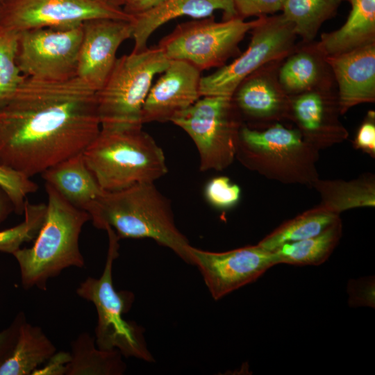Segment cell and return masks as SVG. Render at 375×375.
<instances>
[{
  "mask_svg": "<svg viewBox=\"0 0 375 375\" xmlns=\"http://www.w3.org/2000/svg\"><path fill=\"white\" fill-rule=\"evenodd\" d=\"M97 91L77 76H26L0 105V165L31 178L83 152L101 129Z\"/></svg>",
  "mask_w": 375,
  "mask_h": 375,
  "instance_id": "1",
  "label": "cell"
},
{
  "mask_svg": "<svg viewBox=\"0 0 375 375\" xmlns=\"http://www.w3.org/2000/svg\"><path fill=\"white\" fill-rule=\"evenodd\" d=\"M93 225L112 228L119 239L149 238L192 265L190 244L178 229L172 206L154 183L103 192L87 208Z\"/></svg>",
  "mask_w": 375,
  "mask_h": 375,
  "instance_id": "2",
  "label": "cell"
},
{
  "mask_svg": "<svg viewBox=\"0 0 375 375\" xmlns=\"http://www.w3.org/2000/svg\"><path fill=\"white\" fill-rule=\"evenodd\" d=\"M47 194L44 222L29 248H20L12 255L20 269L25 290L37 287L46 290L48 281L71 267L85 265L79 237L90 215L69 203L53 187L45 183Z\"/></svg>",
  "mask_w": 375,
  "mask_h": 375,
  "instance_id": "3",
  "label": "cell"
},
{
  "mask_svg": "<svg viewBox=\"0 0 375 375\" xmlns=\"http://www.w3.org/2000/svg\"><path fill=\"white\" fill-rule=\"evenodd\" d=\"M83 154L101 188L106 192L154 183L168 171L163 151L142 128H101Z\"/></svg>",
  "mask_w": 375,
  "mask_h": 375,
  "instance_id": "4",
  "label": "cell"
},
{
  "mask_svg": "<svg viewBox=\"0 0 375 375\" xmlns=\"http://www.w3.org/2000/svg\"><path fill=\"white\" fill-rule=\"evenodd\" d=\"M108 249L103 271L98 278L88 277L80 283L76 294L92 302L97 313L95 343L103 350H117L125 357L146 362L155 361L144 338L143 327L123 318L132 306L134 295L126 290L117 291L112 282V266L119 256V238L107 226Z\"/></svg>",
  "mask_w": 375,
  "mask_h": 375,
  "instance_id": "5",
  "label": "cell"
},
{
  "mask_svg": "<svg viewBox=\"0 0 375 375\" xmlns=\"http://www.w3.org/2000/svg\"><path fill=\"white\" fill-rule=\"evenodd\" d=\"M169 62L158 47L117 58L104 84L97 91L101 128H142V108L153 78Z\"/></svg>",
  "mask_w": 375,
  "mask_h": 375,
  "instance_id": "6",
  "label": "cell"
},
{
  "mask_svg": "<svg viewBox=\"0 0 375 375\" xmlns=\"http://www.w3.org/2000/svg\"><path fill=\"white\" fill-rule=\"evenodd\" d=\"M236 156L248 168L283 183L317 181V149L299 131L279 124L265 131L242 126Z\"/></svg>",
  "mask_w": 375,
  "mask_h": 375,
  "instance_id": "7",
  "label": "cell"
},
{
  "mask_svg": "<svg viewBox=\"0 0 375 375\" xmlns=\"http://www.w3.org/2000/svg\"><path fill=\"white\" fill-rule=\"evenodd\" d=\"M171 122L194 142L201 171H220L233 161L241 127L233 97L204 96L176 114Z\"/></svg>",
  "mask_w": 375,
  "mask_h": 375,
  "instance_id": "8",
  "label": "cell"
},
{
  "mask_svg": "<svg viewBox=\"0 0 375 375\" xmlns=\"http://www.w3.org/2000/svg\"><path fill=\"white\" fill-rule=\"evenodd\" d=\"M235 17L218 22L208 17L178 24L158 47L169 60L189 62L200 72L222 67L238 51L245 35L261 21Z\"/></svg>",
  "mask_w": 375,
  "mask_h": 375,
  "instance_id": "9",
  "label": "cell"
},
{
  "mask_svg": "<svg viewBox=\"0 0 375 375\" xmlns=\"http://www.w3.org/2000/svg\"><path fill=\"white\" fill-rule=\"evenodd\" d=\"M246 51L228 65L201 78L200 95L233 97L239 85L265 64L285 55L294 36L293 25L282 15L262 17L252 30Z\"/></svg>",
  "mask_w": 375,
  "mask_h": 375,
  "instance_id": "10",
  "label": "cell"
},
{
  "mask_svg": "<svg viewBox=\"0 0 375 375\" xmlns=\"http://www.w3.org/2000/svg\"><path fill=\"white\" fill-rule=\"evenodd\" d=\"M99 18L133 21L134 16L107 0H1L0 26L20 33L67 28Z\"/></svg>",
  "mask_w": 375,
  "mask_h": 375,
  "instance_id": "11",
  "label": "cell"
},
{
  "mask_svg": "<svg viewBox=\"0 0 375 375\" xmlns=\"http://www.w3.org/2000/svg\"><path fill=\"white\" fill-rule=\"evenodd\" d=\"M82 24L19 33L17 63L26 77L62 81L76 76Z\"/></svg>",
  "mask_w": 375,
  "mask_h": 375,
  "instance_id": "12",
  "label": "cell"
},
{
  "mask_svg": "<svg viewBox=\"0 0 375 375\" xmlns=\"http://www.w3.org/2000/svg\"><path fill=\"white\" fill-rule=\"evenodd\" d=\"M192 265L199 270L212 297L217 301L256 281L267 269L278 264L274 251L258 244L223 252L190 246Z\"/></svg>",
  "mask_w": 375,
  "mask_h": 375,
  "instance_id": "13",
  "label": "cell"
},
{
  "mask_svg": "<svg viewBox=\"0 0 375 375\" xmlns=\"http://www.w3.org/2000/svg\"><path fill=\"white\" fill-rule=\"evenodd\" d=\"M82 26L76 76L98 90L115 65L119 46L132 38V21L99 18L88 20Z\"/></svg>",
  "mask_w": 375,
  "mask_h": 375,
  "instance_id": "14",
  "label": "cell"
},
{
  "mask_svg": "<svg viewBox=\"0 0 375 375\" xmlns=\"http://www.w3.org/2000/svg\"><path fill=\"white\" fill-rule=\"evenodd\" d=\"M201 72L188 62L171 60L151 87L142 108L143 124L165 122L200 97Z\"/></svg>",
  "mask_w": 375,
  "mask_h": 375,
  "instance_id": "15",
  "label": "cell"
},
{
  "mask_svg": "<svg viewBox=\"0 0 375 375\" xmlns=\"http://www.w3.org/2000/svg\"><path fill=\"white\" fill-rule=\"evenodd\" d=\"M338 88L341 113L375 99V44L372 42L349 51L326 57Z\"/></svg>",
  "mask_w": 375,
  "mask_h": 375,
  "instance_id": "16",
  "label": "cell"
},
{
  "mask_svg": "<svg viewBox=\"0 0 375 375\" xmlns=\"http://www.w3.org/2000/svg\"><path fill=\"white\" fill-rule=\"evenodd\" d=\"M222 10L224 20L238 17L233 0H167L143 12L133 15L132 21L134 48L138 52L147 48V41L160 26L178 17L194 19L210 17Z\"/></svg>",
  "mask_w": 375,
  "mask_h": 375,
  "instance_id": "17",
  "label": "cell"
},
{
  "mask_svg": "<svg viewBox=\"0 0 375 375\" xmlns=\"http://www.w3.org/2000/svg\"><path fill=\"white\" fill-rule=\"evenodd\" d=\"M69 203L86 210L103 192L85 161L83 152L50 167L40 174Z\"/></svg>",
  "mask_w": 375,
  "mask_h": 375,
  "instance_id": "18",
  "label": "cell"
},
{
  "mask_svg": "<svg viewBox=\"0 0 375 375\" xmlns=\"http://www.w3.org/2000/svg\"><path fill=\"white\" fill-rule=\"evenodd\" d=\"M351 10L345 23L337 31L325 33L317 49L326 57L343 53L374 42L375 0H346Z\"/></svg>",
  "mask_w": 375,
  "mask_h": 375,
  "instance_id": "19",
  "label": "cell"
},
{
  "mask_svg": "<svg viewBox=\"0 0 375 375\" xmlns=\"http://www.w3.org/2000/svg\"><path fill=\"white\" fill-rule=\"evenodd\" d=\"M56 353L42 328L25 319L10 355L0 365V375H30Z\"/></svg>",
  "mask_w": 375,
  "mask_h": 375,
  "instance_id": "20",
  "label": "cell"
},
{
  "mask_svg": "<svg viewBox=\"0 0 375 375\" xmlns=\"http://www.w3.org/2000/svg\"><path fill=\"white\" fill-rule=\"evenodd\" d=\"M69 355L65 375H122L126 369L119 351L99 349L87 332L72 342Z\"/></svg>",
  "mask_w": 375,
  "mask_h": 375,
  "instance_id": "21",
  "label": "cell"
},
{
  "mask_svg": "<svg viewBox=\"0 0 375 375\" xmlns=\"http://www.w3.org/2000/svg\"><path fill=\"white\" fill-rule=\"evenodd\" d=\"M341 234L342 225L338 220L316 236L283 244L273 251L278 264L319 265L330 256Z\"/></svg>",
  "mask_w": 375,
  "mask_h": 375,
  "instance_id": "22",
  "label": "cell"
},
{
  "mask_svg": "<svg viewBox=\"0 0 375 375\" xmlns=\"http://www.w3.org/2000/svg\"><path fill=\"white\" fill-rule=\"evenodd\" d=\"M235 105L245 114L258 118L277 115L283 108L281 93L265 76H249L237 88Z\"/></svg>",
  "mask_w": 375,
  "mask_h": 375,
  "instance_id": "23",
  "label": "cell"
},
{
  "mask_svg": "<svg viewBox=\"0 0 375 375\" xmlns=\"http://www.w3.org/2000/svg\"><path fill=\"white\" fill-rule=\"evenodd\" d=\"M339 220L338 215L323 208L310 210L283 224L258 244L273 251L283 244L316 236Z\"/></svg>",
  "mask_w": 375,
  "mask_h": 375,
  "instance_id": "24",
  "label": "cell"
},
{
  "mask_svg": "<svg viewBox=\"0 0 375 375\" xmlns=\"http://www.w3.org/2000/svg\"><path fill=\"white\" fill-rule=\"evenodd\" d=\"M292 109L306 135L304 140L315 149L339 140L327 124L326 103L319 93H302L293 101Z\"/></svg>",
  "mask_w": 375,
  "mask_h": 375,
  "instance_id": "25",
  "label": "cell"
},
{
  "mask_svg": "<svg viewBox=\"0 0 375 375\" xmlns=\"http://www.w3.org/2000/svg\"><path fill=\"white\" fill-rule=\"evenodd\" d=\"M343 0H287L282 15L304 40L314 39L322 24L332 17Z\"/></svg>",
  "mask_w": 375,
  "mask_h": 375,
  "instance_id": "26",
  "label": "cell"
},
{
  "mask_svg": "<svg viewBox=\"0 0 375 375\" xmlns=\"http://www.w3.org/2000/svg\"><path fill=\"white\" fill-rule=\"evenodd\" d=\"M318 188L324 205L322 208L338 214L339 212L362 206H374V188L366 182H323Z\"/></svg>",
  "mask_w": 375,
  "mask_h": 375,
  "instance_id": "27",
  "label": "cell"
},
{
  "mask_svg": "<svg viewBox=\"0 0 375 375\" xmlns=\"http://www.w3.org/2000/svg\"><path fill=\"white\" fill-rule=\"evenodd\" d=\"M319 66L310 53L299 52L291 56L279 72V83L289 93H303L315 85Z\"/></svg>",
  "mask_w": 375,
  "mask_h": 375,
  "instance_id": "28",
  "label": "cell"
},
{
  "mask_svg": "<svg viewBox=\"0 0 375 375\" xmlns=\"http://www.w3.org/2000/svg\"><path fill=\"white\" fill-rule=\"evenodd\" d=\"M19 33L0 26V105L16 91L26 76L17 63Z\"/></svg>",
  "mask_w": 375,
  "mask_h": 375,
  "instance_id": "29",
  "label": "cell"
},
{
  "mask_svg": "<svg viewBox=\"0 0 375 375\" xmlns=\"http://www.w3.org/2000/svg\"><path fill=\"white\" fill-rule=\"evenodd\" d=\"M47 203L26 201L24 221L12 228L0 231V251L12 254L22 244L35 240L45 219Z\"/></svg>",
  "mask_w": 375,
  "mask_h": 375,
  "instance_id": "30",
  "label": "cell"
},
{
  "mask_svg": "<svg viewBox=\"0 0 375 375\" xmlns=\"http://www.w3.org/2000/svg\"><path fill=\"white\" fill-rule=\"evenodd\" d=\"M0 187L10 197L15 212L19 215L24 212L28 195L38 189V184L30 177L2 165H0Z\"/></svg>",
  "mask_w": 375,
  "mask_h": 375,
  "instance_id": "31",
  "label": "cell"
},
{
  "mask_svg": "<svg viewBox=\"0 0 375 375\" xmlns=\"http://www.w3.org/2000/svg\"><path fill=\"white\" fill-rule=\"evenodd\" d=\"M240 188L226 176L215 177L208 181L204 190L208 202L217 209L233 207L240 198Z\"/></svg>",
  "mask_w": 375,
  "mask_h": 375,
  "instance_id": "32",
  "label": "cell"
},
{
  "mask_svg": "<svg viewBox=\"0 0 375 375\" xmlns=\"http://www.w3.org/2000/svg\"><path fill=\"white\" fill-rule=\"evenodd\" d=\"M287 0H233L238 17H265L282 10Z\"/></svg>",
  "mask_w": 375,
  "mask_h": 375,
  "instance_id": "33",
  "label": "cell"
},
{
  "mask_svg": "<svg viewBox=\"0 0 375 375\" xmlns=\"http://www.w3.org/2000/svg\"><path fill=\"white\" fill-rule=\"evenodd\" d=\"M25 319H26L25 314L20 312L10 325L0 332V365L12 353L19 335L21 325Z\"/></svg>",
  "mask_w": 375,
  "mask_h": 375,
  "instance_id": "34",
  "label": "cell"
},
{
  "mask_svg": "<svg viewBox=\"0 0 375 375\" xmlns=\"http://www.w3.org/2000/svg\"><path fill=\"white\" fill-rule=\"evenodd\" d=\"M374 115L365 121L360 127L355 143L357 148L365 150L370 154L375 153V125Z\"/></svg>",
  "mask_w": 375,
  "mask_h": 375,
  "instance_id": "35",
  "label": "cell"
},
{
  "mask_svg": "<svg viewBox=\"0 0 375 375\" xmlns=\"http://www.w3.org/2000/svg\"><path fill=\"white\" fill-rule=\"evenodd\" d=\"M70 359L68 352L56 353L42 368H38L33 374L65 375L66 367Z\"/></svg>",
  "mask_w": 375,
  "mask_h": 375,
  "instance_id": "36",
  "label": "cell"
},
{
  "mask_svg": "<svg viewBox=\"0 0 375 375\" xmlns=\"http://www.w3.org/2000/svg\"><path fill=\"white\" fill-rule=\"evenodd\" d=\"M167 0H132L122 8L128 14L135 15L148 10Z\"/></svg>",
  "mask_w": 375,
  "mask_h": 375,
  "instance_id": "37",
  "label": "cell"
},
{
  "mask_svg": "<svg viewBox=\"0 0 375 375\" xmlns=\"http://www.w3.org/2000/svg\"><path fill=\"white\" fill-rule=\"evenodd\" d=\"M15 212L13 203L6 192L0 187V224H1L12 212Z\"/></svg>",
  "mask_w": 375,
  "mask_h": 375,
  "instance_id": "38",
  "label": "cell"
},
{
  "mask_svg": "<svg viewBox=\"0 0 375 375\" xmlns=\"http://www.w3.org/2000/svg\"><path fill=\"white\" fill-rule=\"evenodd\" d=\"M111 4L123 8L126 4L131 1L132 0H107Z\"/></svg>",
  "mask_w": 375,
  "mask_h": 375,
  "instance_id": "39",
  "label": "cell"
},
{
  "mask_svg": "<svg viewBox=\"0 0 375 375\" xmlns=\"http://www.w3.org/2000/svg\"><path fill=\"white\" fill-rule=\"evenodd\" d=\"M1 1V0H0V1Z\"/></svg>",
  "mask_w": 375,
  "mask_h": 375,
  "instance_id": "40",
  "label": "cell"
}]
</instances>
